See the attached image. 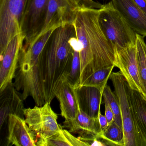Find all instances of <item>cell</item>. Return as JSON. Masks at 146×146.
<instances>
[{"mask_svg": "<svg viewBox=\"0 0 146 146\" xmlns=\"http://www.w3.org/2000/svg\"><path fill=\"white\" fill-rule=\"evenodd\" d=\"M100 8L82 3L73 10L71 22L80 46L79 87L96 71L115 66L114 47L105 36L99 23Z\"/></svg>", "mask_w": 146, "mask_h": 146, "instance_id": "obj_1", "label": "cell"}, {"mask_svg": "<svg viewBox=\"0 0 146 146\" xmlns=\"http://www.w3.org/2000/svg\"><path fill=\"white\" fill-rule=\"evenodd\" d=\"M75 35L72 22H65L55 29L43 50L42 66L46 102L51 103L57 90L66 80L74 53L70 40Z\"/></svg>", "mask_w": 146, "mask_h": 146, "instance_id": "obj_2", "label": "cell"}, {"mask_svg": "<svg viewBox=\"0 0 146 146\" xmlns=\"http://www.w3.org/2000/svg\"><path fill=\"white\" fill-rule=\"evenodd\" d=\"M58 27L51 28L32 44L23 45L13 82L23 100L31 97L39 106L46 103L42 66V52Z\"/></svg>", "mask_w": 146, "mask_h": 146, "instance_id": "obj_3", "label": "cell"}, {"mask_svg": "<svg viewBox=\"0 0 146 146\" xmlns=\"http://www.w3.org/2000/svg\"><path fill=\"white\" fill-rule=\"evenodd\" d=\"M110 79L118 100L124 134V146H146V140L137 127L132 112L131 88L122 72H112Z\"/></svg>", "mask_w": 146, "mask_h": 146, "instance_id": "obj_4", "label": "cell"}, {"mask_svg": "<svg viewBox=\"0 0 146 146\" xmlns=\"http://www.w3.org/2000/svg\"><path fill=\"white\" fill-rule=\"evenodd\" d=\"M99 23L114 50H120L135 43L137 33L114 8L111 1L102 5L100 8Z\"/></svg>", "mask_w": 146, "mask_h": 146, "instance_id": "obj_5", "label": "cell"}, {"mask_svg": "<svg viewBox=\"0 0 146 146\" xmlns=\"http://www.w3.org/2000/svg\"><path fill=\"white\" fill-rule=\"evenodd\" d=\"M29 0H0V56L10 41L22 32L21 25Z\"/></svg>", "mask_w": 146, "mask_h": 146, "instance_id": "obj_6", "label": "cell"}, {"mask_svg": "<svg viewBox=\"0 0 146 146\" xmlns=\"http://www.w3.org/2000/svg\"><path fill=\"white\" fill-rule=\"evenodd\" d=\"M46 102L42 106L25 109V120L31 129L36 134L45 137L51 136L62 129L58 123V114Z\"/></svg>", "mask_w": 146, "mask_h": 146, "instance_id": "obj_7", "label": "cell"}, {"mask_svg": "<svg viewBox=\"0 0 146 146\" xmlns=\"http://www.w3.org/2000/svg\"><path fill=\"white\" fill-rule=\"evenodd\" d=\"M25 38L22 32L15 35L9 42L3 54L0 56V91L13 83L19 53Z\"/></svg>", "mask_w": 146, "mask_h": 146, "instance_id": "obj_8", "label": "cell"}, {"mask_svg": "<svg viewBox=\"0 0 146 146\" xmlns=\"http://www.w3.org/2000/svg\"><path fill=\"white\" fill-rule=\"evenodd\" d=\"M49 0H29L22 21L21 31L25 36L24 44L30 42L41 29Z\"/></svg>", "mask_w": 146, "mask_h": 146, "instance_id": "obj_9", "label": "cell"}, {"mask_svg": "<svg viewBox=\"0 0 146 146\" xmlns=\"http://www.w3.org/2000/svg\"><path fill=\"white\" fill-rule=\"evenodd\" d=\"M115 66L118 67L132 90L141 93L138 74L135 43L119 50H115Z\"/></svg>", "mask_w": 146, "mask_h": 146, "instance_id": "obj_10", "label": "cell"}, {"mask_svg": "<svg viewBox=\"0 0 146 146\" xmlns=\"http://www.w3.org/2000/svg\"><path fill=\"white\" fill-rule=\"evenodd\" d=\"M63 123V128L69 129L71 133L78 134L79 139L88 146V142L99 137L102 132L99 118L91 117L82 111L79 106L76 118L65 121Z\"/></svg>", "mask_w": 146, "mask_h": 146, "instance_id": "obj_11", "label": "cell"}, {"mask_svg": "<svg viewBox=\"0 0 146 146\" xmlns=\"http://www.w3.org/2000/svg\"><path fill=\"white\" fill-rule=\"evenodd\" d=\"M8 145L36 146V135L31 129L25 119L11 115L8 118Z\"/></svg>", "mask_w": 146, "mask_h": 146, "instance_id": "obj_12", "label": "cell"}, {"mask_svg": "<svg viewBox=\"0 0 146 146\" xmlns=\"http://www.w3.org/2000/svg\"><path fill=\"white\" fill-rule=\"evenodd\" d=\"M23 100L19 92L11 83L2 91H0V127L9 116L14 115L24 119Z\"/></svg>", "mask_w": 146, "mask_h": 146, "instance_id": "obj_13", "label": "cell"}, {"mask_svg": "<svg viewBox=\"0 0 146 146\" xmlns=\"http://www.w3.org/2000/svg\"><path fill=\"white\" fill-rule=\"evenodd\" d=\"M114 8L130 27L137 33L146 37V16L133 0H112Z\"/></svg>", "mask_w": 146, "mask_h": 146, "instance_id": "obj_14", "label": "cell"}, {"mask_svg": "<svg viewBox=\"0 0 146 146\" xmlns=\"http://www.w3.org/2000/svg\"><path fill=\"white\" fill-rule=\"evenodd\" d=\"M103 91L92 86H82L77 88L79 107L91 117L97 118L100 112Z\"/></svg>", "mask_w": 146, "mask_h": 146, "instance_id": "obj_15", "label": "cell"}, {"mask_svg": "<svg viewBox=\"0 0 146 146\" xmlns=\"http://www.w3.org/2000/svg\"><path fill=\"white\" fill-rule=\"evenodd\" d=\"M55 97L59 102L61 115L65 121L74 119L77 114L79 106L77 89L66 80L57 90Z\"/></svg>", "mask_w": 146, "mask_h": 146, "instance_id": "obj_16", "label": "cell"}, {"mask_svg": "<svg viewBox=\"0 0 146 146\" xmlns=\"http://www.w3.org/2000/svg\"><path fill=\"white\" fill-rule=\"evenodd\" d=\"M36 144L39 146H88L79 137L73 136L69 131L63 129L48 137L36 135Z\"/></svg>", "mask_w": 146, "mask_h": 146, "instance_id": "obj_17", "label": "cell"}, {"mask_svg": "<svg viewBox=\"0 0 146 146\" xmlns=\"http://www.w3.org/2000/svg\"><path fill=\"white\" fill-rule=\"evenodd\" d=\"M130 100L136 123L146 140V100L141 93L131 89Z\"/></svg>", "mask_w": 146, "mask_h": 146, "instance_id": "obj_18", "label": "cell"}, {"mask_svg": "<svg viewBox=\"0 0 146 146\" xmlns=\"http://www.w3.org/2000/svg\"><path fill=\"white\" fill-rule=\"evenodd\" d=\"M144 37L137 34L136 40L137 60L141 88V94L146 100V44Z\"/></svg>", "mask_w": 146, "mask_h": 146, "instance_id": "obj_19", "label": "cell"}, {"mask_svg": "<svg viewBox=\"0 0 146 146\" xmlns=\"http://www.w3.org/2000/svg\"><path fill=\"white\" fill-rule=\"evenodd\" d=\"M98 137L106 140L109 145L124 146V134L121 129L114 120L102 131Z\"/></svg>", "mask_w": 146, "mask_h": 146, "instance_id": "obj_20", "label": "cell"}, {"mask_svg": "<svg viewBox=\"0 0 146 146\" xmlns=\"http://www.w3.org/2000/svg\"><path fill=\"white\" fill-rule=\"evenodd\" d=\"M115 66L114 65L112 66L96 71L87 78L81 86H92L103 91L105 86L107 84L108 81L110 79Z\"/></svg>", "mask_w": 146, "mask_h": 146, "instance_id": "obj_21", "label": "cell"}, {"mask_svg": "<svg viewBox=\"0 0 146 146\" xmlns=\"http://www.w3.org/2000/svg\"><path fill=\"white\" fill-rule=\"evenodd\" d=\"M102 96L104 101L108 102L113 112L114 122L123 129L122 115L118 100L115 94L112 91L110 86L107 84L104 88Z\"/></svg>", "mask_w": 146, "mask_h": 146, "instance_id": "obj_22", "label": "cell"}, {"mask_svg": "<svg viewBox=\"0 0 146 146\" xmlns=\"http://www.w3.org/2000/svg\"><path fill=\"white\" fill-rule=\"evenodd\" d=\"M81 74V63L79 53L77 51H74L70 69L66 81L75 88H78L80 86Z\"/></svg>", "mask_w": 146, "mask_h": 146, "instance_id": "obj_23", "label": "cell"}, {"mask_svg": "<svg viewBox=\"0 0 146 146\" xmlns=\"http://www.w3.org/2000/svg\"><path fill=\"white\" fill-rule=\"evenodd\" d=\"M104 103L105 106V116L107 119L108 124H110L114 120V114L108 102L104 101Z\"/></svg>", "mask_w": 146, "mask_h": 146, "instance_id": "obj_24", "label": "cell"}, {"mask_svg": "<svg viewBox=\"0 0 146 146\" xmlns=\"http://www.w3.org/2000/svg\"><path fill=\"white\" fill-rule=\"evenodd\" d=\"M98 118H99V122H100V125L102 131L108 127L109 124L106 116L102 115L101 112L99 113Z\"/></svg>", "mask_w": 146, "mask_h": 146, "instance_id": "obj_25", "label": "cell"}, {"mask_svg": "<svg viewBox=\"0 0 146 146\" xmlns=\"http://www.w3.org/2000/svg\"><path fill=\"white\" fill-rule=\"evenodd\" d=\"M139 9L146 16V0H133Z\"/></svg>", "mask_w": 146, "mask_h": 146, "instance_id": "obj_26", "label": "cell"}]
</instances>
